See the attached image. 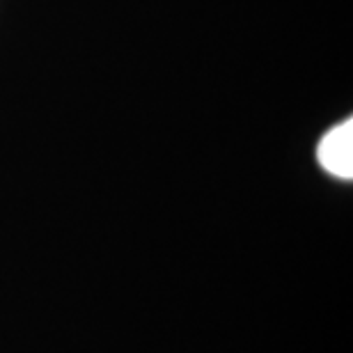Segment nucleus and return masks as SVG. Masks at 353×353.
Masks as SVG:
<instances>
[{"mask_svg":"<svg viewBox=\"0 0 353 353\" xmlns=\"http://www.w3.org/2000/svg\"><path fill=\"white\" fill-rule=\"evenodd\" d=\"M316 159L323 170L340 176V179H351L353 176V122L347 119L344 124L335 126L326 133L316 150Z\"/></svg>","mask_w":353,"mask_h":353,"instance_id":"obj_1","label":"nucleus"}]
</instances>
